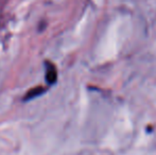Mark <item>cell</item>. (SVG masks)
<instances>
[{
  "label": "cell",
  "mask_w": 156,
  "mask_h": 155,
  "mask_svg": "<svg viewBox=\"0 0 156 155\" xmlns=\"http://www.w3.org/2000/svg\"><path fill=\"white\" fill-rule=\"evenodd\" d=\"M46 91V88L45 87H43V86H36V87H34V88H32V89H30L29 91H28L27 93H26V96H25V101H29V100H32V99H34V98H36V97H38V96H41V95H43L44 93Z\"/></svg>",
  "instance_id": "7a4b0ae2"
},
{
  "label": "cell",
  "mask_w": 156,
  "mask_h": 155,
  "mask_svg": "<svg viewBox=\"0 0 156 155\" xmlns=\"http://www.w3.org/2000/svg\"><path fill=\"white\" fill-rule=\"evenodd\" d=\"M46 67V81L49 85H53L58 80V71L56 68L52 63L46 62L45 63Z\"/></svg>",
  "instance_id": "6da1fadb"
}]
</instances>
